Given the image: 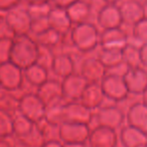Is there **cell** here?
I'll return each mask as SVG.
<instances>
[{"instance_id":"6da1fadb","label":"cell","mask_w":147,"mask_h":147,"mask_svg":"<svg viewBox=\"0 0 147 147\" xmlns=\"http://www.w3.org/2000/svg\"><path fill=\"white\" fill-rule=\"evenodd\" d=\"M39 53V45L29 35L15 36L12 40L10 61L24 71L36 63Z\"/></svg>"},{"instance_id":"7a4b0ae2","label":"cell","mask_w":147,"mask_h":147,"mask_svg":"<svg viewBox=\"0 0 147 147\" xmlns=\"http://www.w3.org/2000/svg\"><path fill=\"white\" fill-rule=\"evenodd\" d=\"M99 39L98 29L91 22L74 25L71 30V43L82 53L93 51L98 45Z\"/></svg>"},{"instance_id":"3957f363","label":"cell","mask_w":147,"mask_h":147,"mask_svg":"<svg viewBox=\"0 0 147 147\" xmlns=\"http://www.w3.org/2000/svg\"><path fill=\"white\" fill-rule=\"evenodd\" d=\"M45 110L47 107L45 103L40 100L36 93H27L20 97L18 113L25 116L34 124H38L45 120Z\"/></svg>"},{"instance_id":"277c9868","label":"cell","mask_w":147,"mask_h":147,"mask_svg":"<svg viewBox=\"0 0 147 147\" xmlns=\"http://www.w3.org/2000/svg\"><path fill=\"white\" fill-rule=\"evenodd\" d=\"M4 19L12 29L15 36L28 35L30 32L32 19L29 15L27 7H22L20 5L14 7L5 13Z\"/></svg>"},{"instance_id":"5b68a950","label":"cell","mask_w":147,"mask_h":147,"mask_svg":"<svg viewBox=\"0 0 147 147\" xmlns=\"http://www.w3.org/2000/svg\"><path fill=\"white\" fill-rule=\"evenodd\" d=\"M89 125L65 122L59 125V140L63 144H85L89 140Z\"/></svg>"},{"instance_id":"8992f818","label":"cell","mask_w":147,"mask_h":147,"mask_svg":"<svg viewBox=\"0 0 147 147\" xmlns=\"http://www.w3.org/2000/svg\"><path fill=\"white\" fill-rule=\"evenodd\" d=\"M24 80L23 69L11 61L0 65V86L2 89L15 92L22 87Z\"/></svg>"},{"instance_id":"52a82bcc","label":"cell","mask_w":147,"mask_h":147,"mask_svg":"<svg viewBox=\"0 0 147 147\" xmlns=\"http://www.w3.org/2000/svg\"><path fill=\"white\" fill-rule=\"evenodd\" d=\"M92 110L81 101L65 102L63 106V123H79L89 125L92 121Z\"/></svg>"},{"instance_id":"ba28073f","label":"cell","mask_w":147,"mask_h":147,"mask_svg":"<svg viewBox=\"0 0 147 147\" xmlns=\"http://www.w3.org/2000/svg\"><path fill=\"white\" fill-rule=\"evenodd\" d=\"M89 83L81 74L74 73L69 77L63 79L61 88H63V98L67 102L69 101H80L83 93Z\"/></svg>"},{"instance_id":"9c48e42d","label":"cell","mask_w":147,"mask_h":147,"mask_svg":"<svg viewBox=\"0 0 147 147\" xmlns=\"http://www.w3.org/2000/svg\"><path fill=\"white\" fill-rule=\"evenodd\" d=\"M36 95L45 103V107L51 104L65 101L63 94L61 82L53 80V79H49L47 82L39 86L37 88Z\"/></svg>"},{"instance_id":"30bf717a","label":"cell","mask_w":147,"mask_h":147,"mask_svg":"<svg viewBox=\"0 0 147 147\" xmlns=\"http://www.w3.org/2000/svg\"><path fill=\"white\" fill-rule=\"evenodd\" d=\"M47 19H49V27L59 32L61 36L71 32V28H73L74 24L69 19L67 9L53 6Z\"/></svg>"},{"instance_id":"8fae6325","label":"cell","mask_w":147,"mask_h":147,"mask_svg":"<svg viewBox=\"0 0 147 147\" xmlns=\"http://www.w3.org/2000/svg\"><path fill=\"white\" fill-rule=\"evenodd\" d=\"M80 74L88 83H99L105 78V65L99 59H88L83 61Z\"/></svg>"},{"instance_id":"7c38bea8","label":"cell","mask_w":147,"mask_h":147,"mask_svg":"<svg viewBox=\"0 0 147 147\" xmlns=\"http://www.w3.org/2000/svg\"><path fill=\"white\" fill-rule=\"evenodd\" d=\"M88 142L90 147H115L116 135L113 129L98 126L91 130Z\"/></svg>"},{"instance_id":"4fadbf2b","label":"cell","mask_w":147,"mask_h":147,"mask_svg":"<svg viewBox=\"0 0 147 147\" xmlns=\"http://www.w3.org/2000/svg\"><path fill=\"white\" fill-rule=\"evenodd\" d=\"M67 12L74 25L90 22L89 19L92 14V5L86 0H78L67 7Z\"/></svg>"},{"instance_id":"5bb4252c","label":"cell","mask_w":147,"mask_h":147,"mask_svg":"<svg viewBox=\"0 0 147 147\" xmlns=\"http://www.w3.org/2000/svg\"><path fill=\"white\" fill-rule=\"evenodd\" d=\"M104 97V91L99 83H89L88 86L85 89L84 93H83L82 97H81L80 101L86 107L93 110L102 104Z\"/></svg>"},{"instance_id":"9a60e30c","label":"cell","mask_w":147,"mask_h":147,"mask_svg":"<svg viewBox=\"0 0 147 147\" xmlns=\"http://www.w3.org/2000/svg\"><path fill=\"white\" fill-rule=\"evenodd\" d=\"M51 71L61 79L69 77L75 73V61L73 57L67 53L57 55L53 59Z\"/></svg>"},{"instance_id":"2e32d148","label":"cell","mask_w":147,"mask_h":147,"mask_svg":"<svg viewBox=\"0 0 147 147\" xmlns=\"http://www.w3.org/2000/svg\"><path fill=\"white\" fill-rule=\"evenodd\" d=\"M49 71H47L38 63H33L32 65L25 69L23 73H24L25 80L30 85L38 88L49 80Z\"/></svg>"},{"instance_id":"e0dca14e","label":"cell","mask_w":147,"mask_h":147,"mask_svg":"<svg viewBox=\"0 0 147 147\" xmlns=\"http://www.w3.org/2000/svg\"><path fill=\"white\" fill-rule=\"evenodd\" d=\"M98 23L105 29H112L115 28L119 24L120 21V13L117 10L116 7L104 6L98 13Z\"/></svg>"},{"instance_id":"ac0fdd59","label":"cell","mask_w":147,"mask_h":147,"mask_svg":"<svg viewBox=\"0 0 147 147\" xmlns=\"http://www.w3.org/2000/svg\"><path fill=\"white\" fill-rule=\"evenodd\" d=\"M121 113L115 108L101 109L97 114V121L99 126L114 129L121 122Z\"/></svg>"},{"instance_id":"d6986e66","label":"cell","mask_w":147,"mask_h":147,"mask_svg":"<svg viewBox=\"0 0 147 147\" xmlns=\"http://www.w3.org/2000/svg\"><path fill=\"white\" fill-rule=\"evenodd\" d=\"M102 89L105 96L113 99H120L125 95V85L115 77H106L102 81Z\"/></svg>"},{"instance_id":"ffe728a7","label":"cell","mask_w":147,"mask_h":147,"mask_svg":"<svg viewBox=\"0 0 147 147\" xmlns=\"http://www.w3.org/2000/svg\"><path fill=\"white\" fill-rule=\"evenodd\" d=\"M19 100L20 98H17L14 92L4 90L0 88V110L4 111L10 115H15L18 113Z\"/></svg>"},{"instance_id":"44dd1931","label":"cell","mask_w":147,"mask_h":147,"mask_svg":"<svg viewBox=\"0 0 147 147\" xmlns=\"http://www.w3.org/2000/svg\"><path fill=\"white\" fill-rule=\"evenodd\" d=\"M17 140L23 147H42V145L45 143L42 132L36 124L30 132L24 136L17 138Z\"/></svg>"},{"instance_id":"7402d4cb","label":"cell","mask_w":147,"mask_h":147,"mask_svg":"<svg viewBox=\"0 0 147 147\" xmlns=\"http://www.w3.org/2000/svg\"><path fill=\"white\" fill-rule=\"evenodd\" d=\"M67 101L47 106L45 120L53 125H61L63 123V106Z\"/></svg>"},{"instance_id":"603a6c76","label":"cell","mask_w":147,"mask_h":147,"mask_svg":"<svg viewBox=\"0 0 147 147\" xmlns=\"http://www.w3.org/2000/svg\"><path fill=\"white\" fill-rule=\"evenodd\" d=\"M61 35L59 32L51 28H49L47 30L43 31L42 33L36 35L34 37L36 43L39 47H47V49H53L55 47H57L61 40Z\"/></svg>"},{"instance_id":"cb8c5ba5","label":"cell","mask_w":147,"mask_h":147,"mask_svg":"<svg viewBox=\"0 0 147 147\" xmlns=\"http://www.w3.org/2000/svg\"><path fill=\"white\" fill-rule=\"evenodd\" d=\"M34 125V123H32L20 113L13 115V135H15L17 138L24 136L30 132Z\"/></svg>"},{"instance_id":"d4e9b609","label":"cell","mask_w":147,"mask_h":147,"mask_svg":"<svg viewBox=\"0 0 147 147\" xmlns=\"http://www.w3.org/2000/svg\"><path fill=\"white\" fill-rule=\"evenodd\" d=\"M100 41L104 49L117 51V49L119 47V43H121L122 41V36L115 28L106 29L103 32Z\"/></svg>"},{"instance_id":"484cf974","label":"cell","mask_w":147,"mask_h":147,"mask_svg":"<svg viewBox=\"0 0 147 147\" xmlns=\"http://www.w3.org/2000/svg\"><path fill=\"white\" fill-rule=\"evenodd\" d=\"M13 135V116L0 110V138H9Z\"/></svg>"},{"instance_id":"4316f807","label":"cell","mask_w":147,"mask_h":147,"mask_svg":"<svg viewBox=\"0 0 147 147\" xmlns=\"http://www.w3.org/2000/svg\"><path fill=\"white\" fill-rule=\"evenodd\" d=\"M42 132L45 142L47 141H61L59 140V126L47 122L45 120L36 124Z\"/></svg>"},{"instance_id":"83f0119b","label":"cell","mask_w":147,"mask_h":147,"mask_svg":"<svg viewBox=\"0 0 147 147\" xmlns=\"http://www.w3.org/2000/svg\"><path fill=\"white\" fill-rule=\"evenodd\" d=\"M51 9H53V6L51 5V3L27 5V10H28L31 19L47 18V17H49Z\"/></svg>"},{"instance_id":"f1b7e54d","label":"cell","mask_w":147,"mask_h":147,"mask_svg":"<svg viewBox=\"0 0 147 147\" xmlns=\"http://www.w3.org/2000/svg\"><path fill=\"white\" fill-rule=\"evenodd\" d=\"M55 57V55H53V51L51 49L39 47V53H38V57H37L36 63L40 65L41 67L47 69V71H51V67H53V63Z\"/></svg>"},{"instance_id":"f546056e","label":"cell","mask_w":147,"mask_h":147,"mask_svg":"<svg viewBox=\"0 0 147 147\" xmlns=\"http://www.w3.org/2000/svg\"><path fill=\"white\" fill-rule=\"evenodd\" d=\"M12 40L13 39H1L0 40V65L10 61Z\"/></svg>"},{"instance_id":"4dcf8cb0","label":"cell","mask_w":147,"mask_h":147,"mask_svg":"<svg viewBox=\"0 0 147 147\" xmlns=\"http://www.w3.org/2000/svg\"><path fill=\"white\" fill-rule=\"evenodd\" d=\"M100 59L105 67H111L119 61V55L117 51H108L104 49L100 55Z\"/></svg>"},{"instance_id":"1f68e13d","label":"cell","mask_w":147,"mask_h":147,"mask_svg":"<svg viewBox=\"0 0 147 147\" xmlns=\"http://www.w3.org/2000/svg\"><path fill=\"white\" fill-rule=\"evenodd\" d=\"M49 27V19L47 18H38V19H32L31 22V30L30 32H32L34 34V36L42 33L43 31L47 30Z\"/></svg>"},{"instance_id":"d6a6232c","label":"cell","mask_w":147,"mask_h":147,"mask_svg":"<svg viewBox=\"0 0 147 147\" xmlns=\"http://www.w3.org/2000/svg\"><path fill=\"white\" fill-rule=\"evenodd\" d=\"M15 34L13 33L12 29L7 24L4 17L0 19V40L1 39H13Z\"/></svg>"},{"instance_id":"836d02e7","label":"cell","mask_w":147,"mask_h":147,"mask_svg":"<svg viewBox=\"0 0 147 147\" xmlns=\"http://www.w3.org/2000/svg\"><path fill=\"white\" fill-rule=\"evenodd\" d=\"M21 0H0V12H5L11 10L20 4Z\"/></svg>"},{"instance_id":"e575fe53","label":"cell","mask_w":147,"mask_h":147,"mask_svg":"<svg viewBox=\"0 0 147 147\" xmlns=\"http://www.w3.org/2000/svg\"><path fill=\"white\" fill-rule=\"evenodd\" d=\"M78 1V0H51L53 4L55 5V7H59V8H63L67 9V7H69L71 4Z\"/></svg>"},{"instance_id":"d590c367","label":"cell","mask_w":147,"mask_h":147,"mask_svg":"<svg viewBox=\"0 0 147 147\" xmlns=\"http://www.w3.org/2000/svg\"><path fill=\"white\" fill-rule=\"evenodd\" d=\"M42 147H63V143L61 141H47L42 145Z\"/></svg>"},{"instance_id":"8d00e7d4","label":"cell","mask_w":147,"mask_h":147,"mask_svg":"<svg viewBox=\"0 0 147 147\" xmlns=\"http://www.w3.org/2000/svg\"><path fill=\"white\" fill-rule=\"evenodd\" d=\"M27 5H35V4H47L51 3V0H25Z\"/></svg>"},{"instance_id":"74e56055","label":"cell","mask_w":147,"mask_h":147,"mask_svg":"<svg viewBox=\"0 0 147 147\" xmlns=\"http://www.w3.org/2000/svg\"><path fill=\"white\" fill-rule=\"evenodd\" d=\"M0 147H13L7 138H0Z\"/></svg>"},{"instance_id":"f35d334b","label":"cell","mask_w":147,"mask_h":147,"mask_svg":"<svg viewBox=\"0 0 147 147\" xmlns=\"http://www.w3.org/2000/svg\"><path fill=\"white\" fill-rule=\"evenodd\" d=\"M63 147H86L85 144H63Z\"/></svg>"},{"instance_id":"ab89813d","label":"cell","mask_w":147,"mask_h":147,"mask_svg":"<svg viewBox=\"0 0 147 147\" xmlns=\"http://www.w3.org/2000/svg\"><path fill=\"white\" fill-rule=\"evenodd\" d=\"M106 1H108V2H112V1H114V0H106Z\"/></svg>"},{"instance_id":"60d3db41","label":"cell","mask_w":147,"mask_h":147,"mask_svg":"<svg viewBox=\"0 0 147 147\" xmlns=\"http://www.w3.org/2000/svg\"><path fill=\"white\" fill-rule=\"evenodd\" d=\"M1 18H2V16H1V15H0V19H1Z\"/></svg>"},{"instance_id":"b9f144b4","label":"cell","mask_w":147,"mask_h":147,"mask_svg":"<svg viewBox=\"0 0 147 147\" xmlns=\"http://www.w3.org/2000/svg\"><path fill=\"white\" fill-rule=\"evenodd\" d=\"M0 88H1V86H0Z\"/></svg>"},{"instance_id":"7bdbcfd3","label":"cell","mask_w":147,"mask_h":147,"mask_svg":"<svg viewBox=\"0 0 147 147\" xmlns=\"http://www.w3.org/2000/svg\"><path fill=\"white\" fill-rule=\"evenodd\" d=\"M86 1H87V0H86Z\"/></svg>"}]
</instances>
